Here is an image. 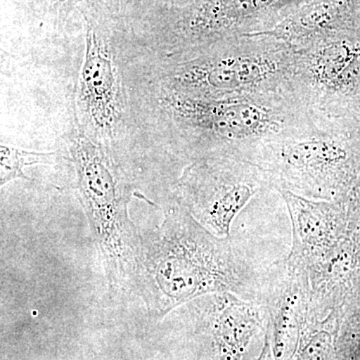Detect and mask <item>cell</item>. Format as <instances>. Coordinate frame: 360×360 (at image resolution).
Returning a JSON list of instances; mask_svg holds the SVG:
<instances>
[{
    "label": "cell",
    "mask_w": 360,
    "mask_h": 360,
    "mask_svg": "<svg viewBox=\"0 0 360 360\" xmlns=\"http://www.w3.org/2000/svg\"><path fill=\"white\" fill-rule=\"evenodd\" d=\"M260 290L262 281L231 239L206 229L177 201L160 226L142 238L135 293L158 319L214 293L258 302Z\"/></svg>",
    "instance_id": "cell-1"
},
{
    "label": "cell",
    "mask_w": 360,
    "mask_h": 360,
    "mask_svg": "<svg viewBox=\"0 0 360 360\" xmlns=\"http://www.w3.org/2000/svg\"><path fill=\"white\" fill-rule=\"evenodd\" d=\"M162 104L194 160L229 156L257 165L271 144L315 127L288 94L206 98L165 90Z\"/></svg>",
    "instance_id": "cell-2"
},
{
    "label": "cell",
    "mask_w": 360,
    "mask_h": 360,
    "mask_svg": "<svg viewBox=\"0 0 360 360\" xmlns=\"http://www.w3.org/2000/svg\"><path fill=\"white\" fill-rule=\"evenodd\" d=\"M78 193L99 252L110 290L136 292L142 236L129 213L131 191L105 148L82 130L70 139Z\"/></svg>",
    "instance_id": "cell-3"
},
{
    "label": "cell",
    "mask_w": 360,
    "mask_h": 360,
    "mask_svg": "<svg viewBox=\"0 0 360 360\" xmlns=\"http://www.w3.org/2000/svg\"><path fill=\"white\" fill-rule=\"evenodd\" d=\"M295 51L265 33L243 35L206 47L168 68L167 91L222 98L288 94Z\"/></svg>",
    "instance_id": "cell-4"
},
{
    "label": "cell",
    "mask_w": 360,
    "mask_h": 360,
    "mask_svg": "<svg viewBox=\"0 0 360 360\" xmlns=\"http://www.w3.org/2000/svg\"><path fill=\"white\" fill-rule=\"evenodd\" d=\"M257 165L276 191L341 201L360 172V129L315 124L269 146Z\"/></svg>",
    "instance_id": "cell-5"
},
{
    "label": "cell",
    "mask_w": 360,
    "mask_h": 360,
    "mask_svg": "<svg viewBox=\"0 0 360 360\" xmlns=\"http://www.w3.org/2000/svg\"><path fill=\"white\" fill-rule=\"evenodd\" d=\"M290 90L317 127L360 129V32L295 51Z\"/></svg>",
    "instance_id": "cell-6"
},
{
    "label": "cell",
    "mask_w": 360,
    "mask_h": 360,
    "mask_svg": "<svg viewBox=\"0 0 360 360\" xmlns=\"http://www.w3.org/2000/svg\"><path fill=\"white\" fill-rule=\"evenodd\" d=\"M271 189L269 176L250 161L210 156L194 160L176 186L177 202L215 236L229 238L232 222L251 198Z\"/></svg>",
    "instance_id": "cell-7"
},
{
    "label": "cell",
    "mask_w": 360,
    "mask_h": 360,
    "mask_svg": "<svg viewBox=\"0 0 360 360\" xmlns=\"http://www.w3.org/2000/svg\"><path fill=\"white\" fill-rule=\"evenodd\" d=\"M314 0H187L172 11L169 44L175 60L224 40L269 32Z\"/></svg>",
    "instance_id": "cell-8"
},
{
    "label": "cell",
    "mask_w": 360,
    "mask_h": 360,
    "mask_svg": "<svg viewBox=\"0 0 360 360\" xmlns=\"http://www.w3.org/2000/svg\"><path fill=\"white\" fill-rule=\"evenodd\" d=\"M258 302L269 317L274 359H292L310 319L311 288L307 270L286 259L276 262L262 281Z\"/></svg>",
    "instance_id": "cell-9"
},
{
    "label": "cell",
    "mask_w": 360,
    "mask_h": 360,
    "mask_svg": "<svg viewBox=\"0 0 360 360\" xmlns=\"http://www.w3.org/2000/svg\"><path fill=\"white\" fill-rule=\"evenodd\" d=\"M288 206L292 245L286 262L309 270L333 252L347 236V212L340 201L314 200L277 191Z\"/></svg>",
    "instance_id": "cell-10"
},
{
    "label": "cell",
    "mask_w": 360,
    "mask_h": 360,
    "mask_svg": "<svg viewBox=\"0 0 360 360\" xmlns=\"http://www.w3.org/2000/svg\"><path fill=\"white\" fill-rule=\"evenodd\" d=\"M84 65L78 84V103L84 120L96 131L108 134L120 120V82L108 45L89 25Z\"/></svg>",
    "instance_id": "cell-11"
},
{
    "label": "cell",
    "mask_w": 360,
    "mask_h": 360,
    "mask_svg": "<svg viewBox=\"0 0 360 360\" xmlns=\"http://www.w3.org/2000/svg\"><path fill=\"white\" fill-rule=\"evenodd\" d=\"M360 32V0H314L298 7L269 32H262L302 51Z\"/></svg>",
    "instance_id": "cell-12"
},
{
    "label": "cell",
    "mask_w": 360,
    "mask_h": 360,
    "mask_svg": "<svg viewBox=\"0 0 360 360\" xmlns=\"http://www.w3.org/2000/svg\"><path fill=\"white\" fill-rule=\"evenodd\" d=\"M210 319L214 360H241L266 315L260 302L232 293L210 295Z\"/></svg>",
    "instance_id": "cell-13"
},
{
    "label": "cell",
    "mask_w": 360,
    "mask_h": 360,
    "mask_svg": "<svg viewBox=\"0 0 360 360\" xmlns=\"http://www.w3.org/2000/svg\"><path fill=\"white\" fill-rule=\"evenodd\" d=\"M356 238L350 233L326 259L307 270L311 288L310 319H322L328 314L341 315L352 291L359 251Z\"/></svg>",
    "instance_id": "cell-14"
},
{
    "label": "cell",
    "mask_w": 360,
    "mask_h": 360,
    "mask_svg": "<svg viewBox=\"0 0 360 360\" xmlns=\"http://www.w3.org/2000/svg\"><path fill=\"white\" fill-rule=\"evenodd\" d=\"M56 158L54 153H37L0 146V186H4L15 179L30 180L23 172L25 167L37 165H51Z\"/></svg>",
    "instance_id": "cell-15"
},
{
    "label": "cell",
    "mask_w": 360,
    "mask_h": 360,
    "mask_svg": "<svg viewBox=\"0 0 360 360\" xmlns=\"http://www.w3.org/2000/svg\"><path fill=\"white\" fill-rule=\"evenodd\" d=\"M340 202L347 212L348 224L360 222V172Z\"/></svg>",
    "instance_id": "cell-16"
},
{
    "label": "cell",
    "mask_w": 360,
    "mask_h": 360,
    "mask_svg": "<svg viewBox=\"0 0 360 360\" xmlns=\"http://www.w3.org/2000/svg\"><path fill=\"white\" fill-rule=\"evenodd\" d=\"M172 2H174V0H172Z\"/></svg>",
    "instance_id": "cell-17"
}]
</instances>
